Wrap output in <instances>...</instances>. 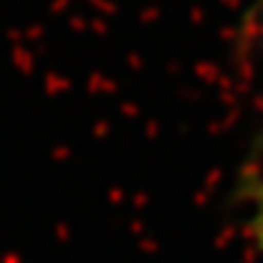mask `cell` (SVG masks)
Here are the masks:
<instances>
[{
  "label": "cell",
  "mask_w": 263,
  "mask_h": 263,
  "mask_svg": "<svg viewBox=\"0 0 263 263\" xmlns=\"http://www.w3.org/2000/svg\"><path fill=\"white\" fill-rule=\"evenodd\" d=\"M261 224H263V217H261Z\"/></svg>",
  "instance_id": "6da1fadb"
}]
</instances>
